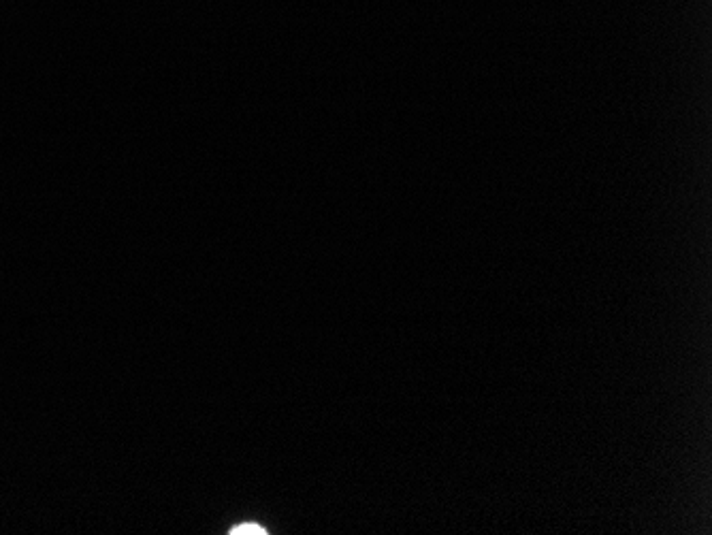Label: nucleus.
<instances>
[{
    "instance_id": "nucleus-1",
    "label": "nucleus",
    "mask_w": 712,
    "mask_h": 535,
    "mask_svg": "<svg viewBox=\"0 0 712 535\" xmlns=\"http://www.w3.org/2000/svg\"><path fill=\"white\" fill-rule=\"evenodd\" d=\"M231 533L233 535H265L267 531L263 527H258L256 523H244V525H237Z\"/></svg>"
}]
</instances>
